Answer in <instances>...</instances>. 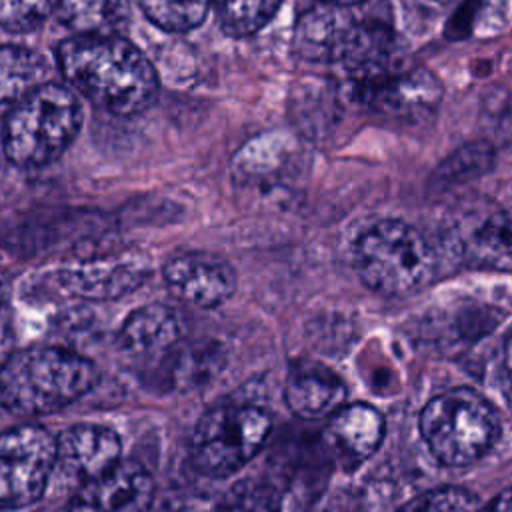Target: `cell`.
Listing matches in <instances>:
<instances>
[{
	"mask_svg": "<svg viewBox=\"0 0 512 512\" xmlns=\"http://www.w3.org/2000/svg\"><path fill=\"white\" fill-rule=\"evenodd\" d=\"M56 60L66 82L110 114H140L158 96L154 66L122 36H72L56 48Z\"/></svg>",
	"mask_w": 512,
	"mask_h": 512,
	"instance_id": "6da1fadb",
	"label": "cell"
},
{
	"mask_svg": "<svg viewBox=\"0 0 512 512\" xmlns=\"http://www.w3.org/2000/svg\"><path fill=\"white\" fill-rule=\"evenodd\" d=\"M98 380L96 366L62 346L14 350L0 366V404L18 416H42L82 398Z\"/></svg>",
	"mask_w": 512,
	"mask_h": 512,
	"instance_id": "7a4b0ae2",
	"label": "cell"
},
{
	"mask_svg": "<svg viewBox=\"0 0 512 512\" xmlns=\"http://www.w3.org/2000/svg\"><path fill=\"white\" fill-rule=\"evenodd\" d=\"M352 266L366 288L382 296H408L434 280L432 244L404 220L384 218L358 234Z\"/></svg>",
	"mask_w": 512,
	"mask_h": 512,
	"instance_id": "3957f363",
	"label": "cell"
},
{
	"mask_svg": "<svg viewBox=\"0 0 512 512\" xmlns=\"http://www.w3.org/2000/svg\"><path fill=\"white\" fill-rule=\"evenodd\" d=\"M82 126V108L72 90L44 82L6 114L2 146L18 168H40L64 154Z\"/></svg>",
	"mask_w": 512,
	"mask_h": 512,
	"instance_id": "277c9868",
	"label": "cell"
},
{
	"mask_svg": "<svg viewBox=\"0 0 512 512\" xmlns=\"http://www.w3.org/2000/svg\"><path fill=\"white\" fill-rule=\"evenodd\" d=\"M420 434L432 456L450 468L484 458L502 434L498 410L472 388H450L426 402Z\"/></svg>",
	"mask_w": 512,
	"mask_h": 512,
	"instance_id": "5b68a950",
	"label": "cell"
},
{
	"mask_svg": "<svg viewBox=\"0 0 512 512\" xmlns=\"http://www.w3.org/2000/svg\"><path fill=\"white\" fill-rule=\"evenodd\" d=\"M272 416L256 404H220L196 422L190 436V462L210 478L242 470L266 444Z\"/></svg>",
	"mask_w": 512,
	"mask_h": 512,
	"instance_id": "8992f818",
	"label": "cell"
},
{
	"mask_svg": "<svg viewBox=\"0 0 512 512\" xmlns=\"http://www.w3.org/2000/svg\"><path fill=\"white\" fill-rule=\"evenodd\" d=\"M56 468V438L22 424L0 434V510H20L44 494Z\"/></svg>",
	"mask_w": 512,
	"mask_h": 512,
	"instance_id": "52a82bcc",
	"label": "cell"
},
{
	"mask_svg": "<svg viewBox=\"0 0 512 512\" xmlns=\"http://www.w3.org/2000/svg\"><path fill=\"white\" fill-rule=\"evenodd\" d=\"M356 92L382 82L404 68V52L396 32L380 20L348 22L336 52Z\"/></svg>",
	"mask_w": 512,
	"mask_h": 512,
	"instance_id": "ba28073f",
	"label": "cell"
},
{
	"mask_svg": "<svg viewBox=\"0 0 512 512\" xmlns=\"http://www.w3.org/2000/svg\"><path fill=\"white\" fill-rule=\"evenodd\" d=\"M162 278L176 300L198 310L228 302L238 286L232 264L210 252H182L168 258Z\"/></svg>",
	"mask_w": 512,
	"mask_h": 512,
	"instance_id": "9c48e42d",
	"label": "cell"
},
{
	"mask_svg": "<svg viewBox=\"0 0 512 512\" xmlns=\"http://www.w3.org/2000/svg\"><path fill=\"white\" fill-rule=\"evenodd\" d=\"M150 276V260L140 254H118L62 268L54 284L68 296L84 300H116L138 290Z\"/></svg>",
	"mask_w": 512,
	"mask_h": 512,
	"instance_id": "30bf717a",
	"label": "cell"
},
{
	"mask_svg": "<svg viewBox=\"0 0 512 512\" xmlns=\"http://www.w3.org/2000/svg\"><path fill=\"white\" fill-rule=\"evenodd\" d=\"M154 480L136 460H120L108 472L80 484L64 512H148Z\"/></svg>",
	"mask_w": 512,
	"mask_h": 512,
	"instance_id": "8fae6325",
	"label": "cell"
},
{
	"mask_svg": "<svg viewBox=\"0 0 512 512\" xmlns=\"http://www.w3.org/2000/svg\"><path fill=\"white\" fill-rule=\"evenodd\" d=\"M120 436L100 424H74L56 438V466L80 484L120 462Z\"/></svg>",
	"mask_w": 512,
	"mask_h": 512,
	"instance_id": "7c38bea8",
	"label": "cell"
},
{
	"mask_svg": "<svg viewBox=\"0 0 512 512\" xmlns=\"http://www.w3.org/2000/svg\"><path fill=\"white\" fill-rule=\"evenodd\" d=\"M356 96L376 110L414 120L436 110L442 100V84L422 66H404L382 82L358 90Z\"/></svg>",
	"mask_w": 512,
	"mask_h": 512,
	"instance_id": "4fadbf2b",
	"label": "cell"
},
{
	"mask_svg": "<svg viewBox=\"0 0 512 512\" xmlns=\"http://www.w3.org/2000/svg\"><path fill=\"white\" fill-rule=\"evenodd\" d=\"M454 250L464 262L510 270V216L502 208H494L482 216H466L450 234Z\"/></svg>",
	"mask_w": 512,
	"mask_h": 512,
	"instance_id": "5bb4252c",
	"label": "cell"
},
{
	"mask_svg": "<svg viewBox=\"0 0 512 512\" xmlns=\"http://www.w3.org/2000/svg\"><path fill=\"white\" fill-rule=\"evenodd\" d=\"M186 334L184 316L166 304L136 308L120 326L116 344L134 358H150L174 348Z\"/></svg>",
	"mask_w": 512,
	"mask_h": 512,
	"instance_id": "9a60e30c",
	"label": "cell"
},
{
	"mask_svg": "<svg viewBox=\"0 0 512 512\" xmlns=\"http://www.w3.org/2000/svg\"><path fill=\"white\" fill-rule=\"evenodd\" d=\"M384 418L382 414L364 402L342 404L334 414L328 416L326 442L342 456L348 464L356 466L368 460L384 440Z\"/></svg>",
	"mask_w": 512,
	"mask_h": 512,
	"instance_id": "2e32d148",
	"label": "cell"
},
{
	"mask_svg": "<svg viewBox=\"0 0 512 512\" xmlns=\"http://www.w3.org/2000/svg\"><path fill=\"white\" fill-rule=\"evenodd\" d=\"M346 384L338 374L316 364H298L290 370L284 388L288 408L302 420H320L346 402Z\"/></svg>",
	"mask_w": 512,
	"mask_h": 512,
	"instance_id": "e0dca14e",
	"label": "cell"
},
{
	"mask_svg": "<svg viewBox=\"0 0 512 512\" xmlns=\"http://www.w3.org/2000/svg\"><path fill=\"white\" fill-rule=\"evenodd\" d=\"M56 14L76 36H120L132 8L130 0H58Z\"/></svg>",
	"mask_w": 512,
	"mask_h": 512,
	"instance_id": "ac0fdd59",
	"label": "cell"
},
{
	"mask_svg": "<svg viewBox=\"0 0 512 512\" xmlns=\"http://www.w3.org/2000/svg\"><path fill=\"white\" fill-rule=\"evenodd\" d=\"M50 74L46 58L24 46H0V116L16 108Z\"/></svg>",
	"mask_w": 512,
	"mask_h": 512,
	"instance_id": "d6986e66",
	"label": "cell"
},
{
	"mask_svg": "<svg viewBox=\"0 0 512 512\" xmlns=\"http://www.w3.org/2000/svg\"><path fill=\"white\" fill-rule=\"evenodd\" d=\"M346 24L348 22H342L326 4L304 12L294 32L296 52L308 60H334V52Z\"/></svg>",
	"mask_w": 512,
	"mask_h": 512,
	"instance_id": "ffe728a7",
	"label": "cell"
},
{
	"mask_svg": "<svg viewBox=\"0 0 512 512\" xmlns=\"http://www.w3.org/2000/svg\"><path fill=\"white\" fill-rule=\"evenodd\" d=\"M220 28L230 36L260 32L280 10L284 0H212Z\"/></svg>",
	"mask_w": 512,
	"mask_h": 512,
	"instance_id": "44dd1931",
	"label": "cell"
},
{
	"mask_svg": "<svg viewBox=\"0 0 512 512\" xmlns=\"http://www.w3.org/2000/svg\"><path fill=\"white\" fill-rule=\"evenodd\" d=\"M144 16L166 32H188L200 26L212 0H138Z\"/></svg>",
	"mask_w": 512,
	"mask_h": 512,
	"instance_id": "7402d4cb",
	"label": "cell"
},
{
	"mask_svg": "<svg viewBox=\"0 0 512 512\" xmlns=\"http://www.w3.org/2000/svg\"><path fill=\"white\" fill-rule=\"evenodd\" d=\"M216 512H282V496L270 482L246 478L228 490Z\"/></svg>",
	"mask_w": 512,
	"mask_h": 512,
	"instance_id": "603a6c76",
	"label": "cell"
},
{
	"mask_svg": "<svg viewBox=\"0 0 512 512\" xmlns=\"http://www.w3.org/2000/svg\"><path fill=\"white\" fill-rule=\"evenodd\" d=\"M396 512H480V500L466 488L440 486L414 496Z\"/></svg>",
	"mask_w": 512,
	"mask_h": 512,
	"instance_id": "cb8c5ba5",
	"label": "cell"
},
{
	"mask_svg": "<svg viewBox=\"0 0 512 512\" xmlns=\"http://www.w3.org/2000/svg\"><path fill=\"white\" fill-rule=\"evenodd\" d=\"M58 0H0V26L8 32H32L56 10Z\"/></svg>",
	"mask_w": 512,
	"mask_h": 512,
	"instance_id": "d4e9b609",
	"label": "cell"
},
{
	"mask_svg": "<svg viewBox=\"0 0 512 512\" xmlns=\"http://www.w3.org/2000/svg\"><path fill=\"white\" fill-rule=\"evenodd\" d=\"M14 344H16V330H14L12 310L6 298H0V366L14 352Z\"/></svg>",
	"mask_w": 512,
	"mask_h": 512,
	"instance_id": "484cf974",
	"label": "cell"
},
{
	"mask_svg": "<svg viewBox=\"0 0 512 512\" xmlns=\"http://www.w3.org/2000/svg\"><path fill=\"white\" fill-rule=\"evenodd\" d=\"M488 512H510V490L504 488L496 498L494 502L490 504Z\"/></svg>",
	"mask_w": 512,
	"mask_h": 512,
	"instance_id": "4316f807",
	"label": "cell"
},
{
	"mask_svg": "<svg viewBox=\"0 0 512 512\" xmlns=\"http://www.w3.org/2000/svg\"><path fill=\"white\" fill-rule=\"evenodd\" d=\"M326 6H336V8H344V6H354L360 4L362 0H320Z\"/></svg>",
	"mask_w": 512,
	"mask_h": 512,
	"instance_id": "83f0119b",
	"label": "cell"
},
{
	"mask_svg": "<svg viewBox=\"0 0 512 512\" xmlns=\"http://www.w3.org/2000/svg\"><path fill=\"white\" fill-rule=\"evenodd\" d=\"M436 2H448V0H436Z\"/></svg>",
	"mask_w": 512,
	"mask_h": 512,
	"instance_id": "f1b7e54d",
	"label": "cell"
}]
</instances>
